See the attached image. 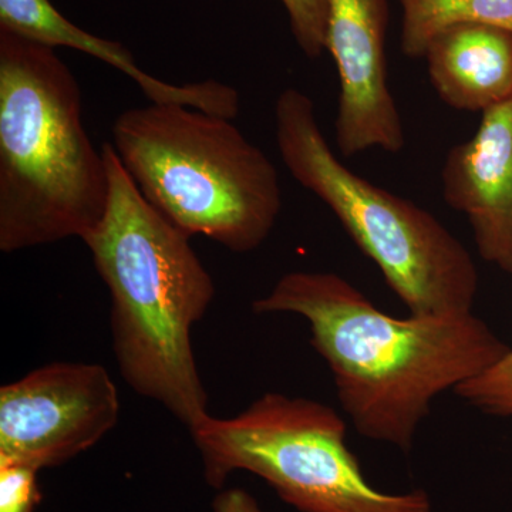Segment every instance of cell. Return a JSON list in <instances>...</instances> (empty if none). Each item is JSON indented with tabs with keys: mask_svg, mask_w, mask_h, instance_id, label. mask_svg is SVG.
Returning a JSON list of instances; mask_svg holds the SVG:
<instances>
[{
	"mask_svg": "<svg viewBox=\"0 0 512 512\" xmlns=\"http://www.w3.org/2000/svg\"><path fill=\"white\" fill-rule=\"evenodd\" d=\"M441 183L481 258L512 275V97L483 111L476 134L450 148Z\"/></svg>",
	"mask_w": 512,
	"mask_h": 512,
	"instance_id": "obj_9",
	"label": "cell"
},
{
	"mask_svg": "<svg viewBox=\"0 0 512 512\" xmlns=\"http://www.w3.org/2000/svg\"><path fill=\"white\" fill-rule=\"evenodd\" d=\"M109 195L72 70L52 47L0 29V251L83 241Z\"/></svg>",
	"mask_w": 512,
	"mask_h": 512,
	"instance_id": "obj_3",
	"label": "cell"
},
{
	"mask_svg": "<svg viewBox=\"0 0 512 512\" xmlns=\"http://www.w3.org/2000/svg\"><path fill=\"white\" fill-rule=\"evenodd\" d=\"M288 13L293 36L309 59H318L326 50L329 0H281Z\"/></svg>",
	"mask_w": 512,
	"mask_h": 512,
	"instance_id": "obj_13",
	"label": "cell"
},
{
	"mask_svg": "<svg viewBox=\"0 0 512 512\" xmlns=\"http://www.w3.org/2000/svg\"><path fill=\"white\" fill-rule=\"evenodd\" d=\"M212 512H264L258 501L242 488H222L212 501Z\"/></svg>",
	"mask_w": 512,
	"mask_h": 512,
	"instance_id": "obj_15",
	"label": "cell"
},
{
	"mask_svg": "<svg viewBox=\"0 0 512 512\" xmlns=\"http://www.w3.org/2000/svg\"><path fill=\"white\" fill-rule=\"evenodd\" d=\"M454 393L480 412L512 417V349L490 369L458 386Z\"/></svg>",
	"mask_w": 512,
	"mask_h": 512,
	"instance_id": "obj_12",
	"label": "cell"
},
{
	"mask_svg": "<svg viewBox=\"0 0 512 512\" xmlns=\"http://www.w3.org/2000/svg\"><path fill=\"white\" fill-rule=\"evenodd\" d=\"M119 417V392L103 366L39 367L0 387V461L60 466L96 446Z\"/></svg>",
	"mask_w": 512,
	"mask_h": 512,
	"instance_id": "obj_7",
	"label": "cell"
},
{
	"mask_svg": "<svg viewBox=\"0 0 512 512\" xmlns=\"http://www.w3.org/2000/svg\"><path fill=\"white\" fill-rule=\"evenodd\" d=\"M113 147L141 195L174 227L255 251L282 210L278 171L232 120L181 104L123 111Z\"/></svg>",
	"mask_w": 512,
	"mask_h": 512,
	"instance_id": "obj_4",
	"label": "cell"
},
{
	"mask_svg": "<svg viewBox=\"0 0 512 512\" xmlns=\"http://www.w3.org/2000/svg\"><path fill=\"white\" fill-rule=\"evenodd\" d=\"M346 433L333 407L282 393H265L231 419L208 416L190 430L211 487L247 471L299 512H434L426 491L373 487Z\"/></svg>",
	"mask_w": 512,
	"mask_h": 512,
	"instance_id": "obj_6",
	"label": "cell"
},
{
	"mask_svg": "<svg viewBox=\"0 0 512 512\" xmlns=\"http://www.w3.org/2000/svg\"><path fill=\"white\" fill-rule=\"evenodd\" d=\"M252 309L308 320L357 433L406 453L440 394L511 350L473 312L394 318L333 272H289Z\"/></svg>",
	"mask_w": 512,
	"mask_h": 512,
	"instance_id": "obj_1",
	"label": "cell"
},
{
	"mask_svg": "<svg viewBox=\"0 0 512 512\" xmlns=\"http://www.w3.org/2000/svg\"><path fill=\"white\" fill-rule=\"evenodd\" d=\"M402 52L423 59L434 36L457 25L494 26L512 32V0H399Z\"/></svg>",
	"mask_w": 512,
	"mask_h": 512,
	"instance_id": "obj_11",
	"label": "cell"
},
{
	"mask_svg": "<svg viewBox=\"0 0 512 512\" xmlns=\"http://www.w3.org/2000/svg\"><path fill=\"white\" fill-rule=\"evenodd\" d=\"M434 92L451 109L483 113L512 97V32L451 26L424 53Z\"/></svg>",
	"mask_w": 512,
	"mask_h": 512,
	"instance_id": "obj_10",
	"label": "cell"
},
{
	"mask_svg": "<svg viewBox=\"0 0 512 512\" xmlns=\"http://www.w3.org/2000/svg\"><path fill=\"white\" fill-rule=\"evenodd\" d=\"M39 473L28 464L0 461V512H36L42 503Z\"/></svg>",
	"mask_w": 512,
	"mask_h": 512,
	"instance_id": "obj_14",
	"label": "cell"
},
{
	"mask_svg": "<svg viewBox=\"0 0 512 512\" xmlns=\"http://www.w3.org/2000/svg\"><path fill=\"white\" fill-rule=\"evenodd\" d=\"M101 148L109 205L83 242L109 289L117 366L134 392L190 431L211 416L191 333L214 301V281L191 238L141 195L113 144Z\"/></svg>",
	"mask_w": 512,
	"mask_h": 512,
	"instance_id": "obj_2",
	"label": "cell"
},
{
	"mask_svg": "<svg viewBox=\"0 0 512 512\" xmlns=\"http://www.w3.org/2000/svg\"><path fill=\"white\" fill-rule=\"evenodd\" d=\"M275 131L289 174L335 214L410 315L473 312L478 271L467 248L431 212L346 167L323 136L308 94H279Z\"/></svg>",
	"mask_w": 512,
	"mask_h": 512,
	"instance_id": "obj_5",
	"label": "cell"
},
{
	"mask_svg": "<svg viewBox=\"0 0 512 512\" xmlns=\"http://www.w3.org/2000/svg\"><path fill=\"white\" fill-rule=\"evenodd\" d=\"M387 0H329L326 50L339 74L335 140L349 158L380 148L399 153L403 121L387 84Z\"/></svg>",
	"mask_w": 512,
	"mask_h": 512,
	"instance_id": "obj_8",
	"label": "cell"
}]
</instances>
